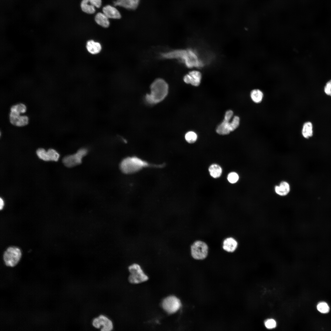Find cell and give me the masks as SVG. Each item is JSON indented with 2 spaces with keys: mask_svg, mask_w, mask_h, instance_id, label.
Segmentation results:
<instances>
[{
  "mask_svg": "<svg viewBox=\"0 0 331 331\" xmlns=\"http://www.w3.org/2000/svg\"><path fill=\"white\" fill-rule=\"evenodd\" d=\"M239 176L237 173L235 172H231L228 175L227 179L230 183L234 184L238 180Z\"/></svg>",
  "mask_w": 331,
  "mask_h": 331,
  "instance_id": "obj_27",
  "label": "cell"
},
{
  "mask_svg": "<svg viewBox=\"0 0 331 331\" xmlns=\"http://www.w3.org/2000/svg\"><path fill=\"white\" fill-rule=\"evenodd\" d=\"M148 163L136 157H130L123 159L120 164L121 171L126 174L136 173L143 168L148 166Z\"/></svg>",
  "mask_w": 331,
  "mask_h": 331,
  "instance_id": "obj_3",
  "label": "cell"
},
{
  "mask_svg": "<svg viewBox=\"0 0 331 331\" xmlns=\"http://www.w3.org/2000/svg\"><path fill=\"white\" fill-rule=\"evenodd\" d=\"M0 210H1L3 208L4 204L3 200L1 198L0 199Z\"/></svg>",
  "mask_w": 331,
  "mask_h": 331,
  "instance_id": "obj_33",
  "label": "cell"
},
{
  "mask_svg": "<svg viewBox=\"0 0 331 331\" xmlns=\"http://www.w3.org/2000/svg\"><path fill=\"white\" fill-rule=\"evenodd\" d=\"M10 120L12 124L18 127L25 126L29 123L27 116H21L20 113L14 111H10Z\"/></svg>",
  "mask_w": 331,
  "mask_h": 331,
  "instance_id": "obj_11",
  "label": "cell"
},
{
  "mask_svg": "<svg viewBox=\"0 0 331 331\" xmlns=\"http://www.w3.org/2000/svg\"><path fill=\"white\" fill-rule=\"evenodd\" d=\"M208 170L210 175L215 178L219 177L222 172L221 167L217 164L211 165L209 168Z\"/></svg>",
  "mask_w": 331,
  "mask_h": 331,
  "instance_id": "obj_21",
  "label": "cell"
},
{
  "mask_svg": "<svg viewBox=\"0 0 331 331\" xmlns=\"http://www.w3.org/2000/svg\"><path fill=\"white\" fill-rule=\"evenodd\" d=\"M103 13L109 19H119L121 15L119 11L115 7L110 5H107L103 8Z\"/></svg>",
  "mask_w": 331,
  "mask_h": 331,
  "instance_id": "obj_14",
  "label": "cell"
},
{
  "mask_svg": "<svg viewBox=\"0 0 331 331\" xmlns=\"http://www.w3.org/2000/svg\"><path fill=\"white\" fill-rule=\"evenodd\" d=\"M150 93L147 94L145 99L147 103L153 104L158 103L166 97L169 90L167 83L163 79L158 78L150 86Z\"/></svg>",
  "mask_w": 331,
  "mask_h": 331,
  "instance_id": "obj_2",
  "label": "cell"
},
{
  "mask_svg": "<svg viewBox=\"0 0 331 331\" xmlns=\"http://www.w3.org/2000/svg\"><path fill=\"white\" fill-rule=\"evenodd\" d=\"M240 123V118L237 116H235L231 122H230V130L232 131L236 129L239 126Z\"/></svg>",
  "mask_w": 331,
  "mask_h": 331,
  "instance_id": "obj_28",
  "label": "cell"
},
{
  "mask_svg": "<svg viewBox=\"0 0 331 331\" xmlns=\"http://www.w3.org/2000/svg\"><path fill=\"white\" fill-rule=\"evenodd\" d=\"M130 274L128 279L130 282L132 283H139L146 281L148 277L143 272L140 267L134 264L129 267Z\"/></svg>",
  "mask_w": 331,
  "mask_h": 331,
  "instance_id": "obj_5",
  "label": "cell"
},
{
  "mask_svg": "<svg viewBox=\"0 0 331 331\" xmlns=\"http://www.w3.org/2000/svg\"><path fill=\"white\" fill-rule=\"evenodd\" d=\"M162 306L165 311L171 314L175 313L179 309L181 303L180 299L176 296L170 295L163 299Z\"/></svg>",
  "mask_w": 331,
  "mask_h": 331,
  "instance_id": "obj_6",
  "label": "cell"
},
{
  "mask_svg": "<svg viewBox=\"0 0 331 331\" xmlns=\"http://www.w3.org/2000/svg\"><path fill=\"white\" fill-rule=\"evenodd\" d=\"M95 20L97 24L104 28H108L110 25L109 18L103 13H97L95 17Z\"/></svg>",
  "mask_w": 331,
  "mask_h": 331,
  "instance_id": "obj_17",
  "label": "cell"
},
{
  "mask_svg": "<svg viewBox=\"0 0 331 331\" xmlns=\"http://www.w3.org/2000/svg\"><path fill=\"white\" fill-rule=\"evenodd\" d=\"M317 309L320 312L324 314L328 313L329 310V306L325 302L319 303L317 306Z\"/></svg>",
  "mask_w": 331,
  "mask_h": 331,
  "instance_id": "obj_26",
  "label": "cell"
},
{
  "mask_svg": "<svg viewBox=\"0 0 331 331\" xmlns=\"http://www.w3.org/2000/svg\"><path fill=\"white\" fill-rule=\"evenodd\" d=\"M140 0H116L114 2L115 6H120L128 10H135L138 7Z\"/></svg>",
  "mask_w": 331,
  "mask_h": 331,
  "instance_id": "obj_13",
  "label": "cell"
},
{
  "mask_svg": "<svg viewBox=\"0 0 331 331\" xmlns=\"http://www.w3.org/2000/svg\"><path fill=\"white\" fill-rule=\"evenodd\" d=\"M21 255V250L19 248L14 246H10L7 248L4 253L3 260L7 266L14 267L19 261Z\"/></svg>",
  "mask_w": 331,
  "mask_h": 331,
  "instance_id": "obj_4",
  "label": "cell"
},
{
  "mask_svg": "<svg viewBox=\"0 0 331 331\" xmlns=\"http://www.w3.org/2000/svg\"><path fill=\"white\" fill-rule=\"evenodd\" d=\"M302 133L303 137L306 139H308L313 136V125L311 122H307L304 124Z\"/></svg>",
  "mask_w": 331,
  "mask_h": 331,
  "instance_id": "obj_20",
  "label": "cell"
},
{
  "mask_svg": "<svg viewBox=\"0 0 331 331\" xmlns=\"http://www.w3.org/2000/svg\"><path fill=\"white\" fill-rule=\"evenodd\" d=\"M36 154L39 158L44 161H57L59 157V154L52 149L46 151L44 149L39 148L36 151Z\"/></svg>",
  "mask_w": 331,
  "mask_h": 331,
  "instance_id": "obj_10",
  "label": "cell"
},
{
  "mask_svg": "<svg viewBox=\"0 0 331 331\" xmlns=\"http://www.w3.org/2000/svg\"><path fill=\"white\" fill-rule=\"evenodd\" d=\"M201 77L200 72L198 71L194 70L185 75L183 79L186 83L190 84L194 86H198L200 83Z\"/></svg>",
  "mask_w": 331,
  "mask_h": 331,
  "instance_id": "obj_12",
  "label": "cell"
},
{
  "mask_svg": "<svg viewBox=\"0 0 331 331\" xmlns=\"http://www.w3.org/2000/svg\"><path fill=\"white\" fill-rule=\"evenodd\" d=\"M238 243L235 240L232 238L225 239L223 242V249L228 252H233L236 249Z\"/></svg>",
  "mask_w": 331,
  "mask_h": 331,
  "instance_id": "obj_18",
  "label": "cell"
},
{
  "mask_svg": "<svg viewBox=\"0 0 331 331\" xmlns=\"http://www.w3.org/2000/svg\"><path fill=\"white\" fill-rule=\"evenodd\" d=\"M324 91L327 95L331 97V80L326 83L324 87Z\"/></svg>",
  "mask_w": 331,
  "mask_h": 331,
  "instance_id": "obj_31",
  "label": "cell"
},
{
  "mask_svg": "<svg viewBox=\"0 0 331 331\" xmlns=\"http://www.w3.org/2000/svg\"><path fill=\"white\" fill-rule=\"evenodd\" d=\"M264 325L267 329H272L275 328L276 326V323L274 319H269L265 321Z\"/></svg>",
  "mask_w": 331,
  "mask_h": 331,
  "instance_id": "obj_29",
  "label": "cell"
},
{
  "mask_svg": "<svg viewBox=\"0 0 331 331\" xmlns=\"http://www.w3.org/2000/svg\"><path fill=\"white\" fill-rule=\"evenodd\" d=\"M230 120L224 118L223 122L218 126L216 131L219 134L226 135L229 134L230 132Z\"/></svg>",
  "mask_w": 331,
  "mask_h": 331,
  "instance_id": "obj_16",
  "label": "cell"
},
{
  "mask_svg": "<svg viewBox=\"0 0 331 331\" xmlns=\"http://www.w3.org/2000/svg\"><path fill=\"white\" fill-rule=\"evenodd\" d=\"M80 6L82 10L86 13L92 14L96 11L95 7L85 0H82Z\"/></svg>",
  "mask_w": 331,
  "mask_h": 331,
  "instance_id": "obj_22",
  "label": "cell"
},
{
  "mask_svg": "<svg viewBox=\"0 0 331 331\" xmlns=\"http://www.w3.org/2000/svg\"><path fill=\"white\" fill-rule=\"evenodd\" d=\"M87 152L86 149L80 150L75 154L64 157L63 159V162L65 166L68 167L76 166L81 163L83 157Z\"/></svg>",
  "mask_w": 331,
  "mask_h": 331,
  "instance_id": "obj_8",
  "label": "cell"
},
{
  "mask_svg": "<svg viewBox=\"0 0 331 331\" xmlns=\"http://www.w3.org/2000/svg\"><path fill=\"white\" fill-rule=\"evenodd\" d=\"M185 138L188 143H193L197 140V135L195 132L189 131L185 134Z\"/></svg>",
  "mask_w": 331,
  "mask_h": 331,
  "instance_id": "obj_25",
  "label": "cell"
},
{
  "mask_svg": "<svg viewBox=\"0 0 331 331\" xmlns=\"http://www.w3.org/2000/svg\"><path fill=\"white\" fill-rule=\"evenodd\" d=\"M290 189L289 184L285 181H282L279 185H276L274 187V191L276 194L282 196L287 195L289 193Z\"/></svg>",
  "mask_w": 331,
  "mask_h": 331,
  "instance_id": "obj_15",
  "label": "cell"
},
{
  "mask_svg": "<svg viewBox=\"0 0 331 331\" xmlns=\"http://www.w3.org/2000/svg\"><path fill=\"white\" fill-rule=\"evenodd\" d=\"M26 107L23 104L19 103L12 106L10 111H14L20 114L24 113L26 111Z\"/></svg>",
  "mask_w": 331,
  "mask_h": 331,
  "instance_id": "obj_24",
  "label": "cell"
},
{
  "mask_svg": "<svg viewBox=\"0 0 331 331\" xmlns=\"http://www.w3.org/2000/svg\"><path fill=\"white\" fill-rule=\"evenodd\" d=\"M191 251L192 256L194 258L197 260L203 259L207 255L208 247L204 242L197 241L192 245Z\"/></svg>",
  "mask_w": 331,
  "mask_h": 331,
  "instance_id": "obj_7",
  "label": "cell"
},
{
  "mask_svg": "<svg viewBox=\"0 0 331 331\" xmlns=\"http://www.w3.org/2000/svg\"><path fill=\"white\" fill-rule=\"evenodd\" d=\"M250 97L254 102L259 103L261 102L263 99V94L261 90L254 89L251 91Z\"/></svg>",
  "mask_w": 331,
  "mask_h": 331,
  "instance_id": "obj_23",
  "label": "cell"
},
{
  "mask_svg": "<svg viewBox=\"0 0 331 331\" xmlns=\"http://www.w3.org/2000/svg\"><path fill=\"white\" fill-rule=\"evenodd\" d=\"M92 324L95 328L99 329L101 327V331H110L113 328L112 321L107 317L102 315L94 319Z\"/></svg>",
  "mask_w": 331,
  "mask_h": 331,
  "instance_id": "obj_9",
  "label": "cell"
},
{
  "mask_svg": "<svg viewBox=\"0 0 331 331\" xmlns=\"http://www.w3.org/2000/svg\"><path fill=\"white\" fill-rule=\"evenodd\" d=\"M87 1L95 8H100L102 4L101 0H84Z\"/></svg>",
  "mask_w": 331,
  "mask_h": 331,
  "instance_id": "obj_30",
  "label": "cell"
},
{
  "mask_svg": "<svg viewBox=\"0 0 331 331\" xmlns=\"http://www.w3.org/2000/svg\"><path fill=\"white\" fill-rule=\"evenodd\" d=\"M86 48L88 52L92 54L98 53L101 49V44L93 40H89L87 42Z\"/></svg>",
  "mask_w": 331,
  "mask_h": 331,
  "instance_id": "obj_19",
  "label": "cell"
},
{
  "mask_svg": "<svg viewBox=\"0 0 331 331\" xmlns=\"http://www.w3.org/2000/svg\"><path fill=\"white\" fill-rule=\"evenodd\" d=\"M161 55L164 59H179L188 68L199 67L203 65L196 52L191 49L174 50L162 53Z\"/></svg>",
  "mask_w": 331,
  "mask_h": 331,
  "instance_id": "obj_1",
  "label": "cell"
},
{
  "mask_svg": "<svg viewBox=\"0 0 331 331\" xmlns=\"http://www.w3.org/2000/svg\"><path fill=\"white\" fill-rule=\"evenodd\" d=\"M233 115V112L231 110L227 111L224 116V118L226 119L230 120Z\"/></svg>",
  "mask_w": 331,
  "mask_h": 331,
  "instance_id": "obj_32",
  "label": "cell"
}]
</instances>
